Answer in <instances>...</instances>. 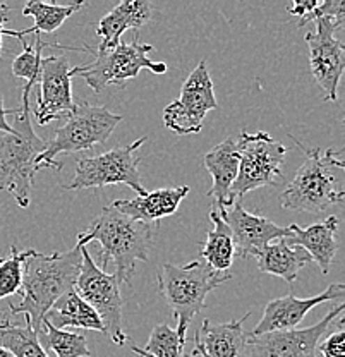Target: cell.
<instances>
[{
	"instance_id": "1",
	"label": "cell",
	"mask_w": 345,
	"mask_h": 357,
	"mask_svg": "<svg viewBox=\"0 0 345 357\" xmlns=\"http://www.w3.org/2000/svg\"><path fill=\"white\" fill-rule=\"evenodd\" d=\"M81 248L74 245L68 252L42 255L35 249H28L23 265V284H21V301L9 303L10 314H24L26 323L35 332L42 328L43 319L50 307L66 292L76 287L79 275Z\"/></svg>"
},
{
	"instance_id": "2",
	"label": "cell",
	"mask_w": 345,
	"mask_h": 357,
	"mask_svg": "<svg viewBox=\"0 0 345 357\" xmlns=\"http://www.w3.org/2000/svg\"><path fill=\"white\" fill-rule=\"evenodd\" d=\"M157 225L141 223L110 206L102 208L86 232L77 236V248L96 241L102 245L103 268L114 263L118 284H131L136 261H148ZM102 268V270H103Z\"/></svg>"
},
{
	"instance_id": "3",
	"label": "cell",
	"mask_w": 345,
	"mask_h": 357,
	"mask_svg": "<svg viewBox=\"0 0 345 357\" xmlns=\"http://www.w3.org/2000/svg\"><path fill=\"white\" fill-rule=\"evenodd\" d=\"M10 124L13 131L0 132V191L13 196L21 208L31 203L36 158L47 150V141L35 132L29 117V93L23 91L21 107Z\"/></svg>"
},
{
	"instance_id": "4",
	"label": "cell",
	"mask_w": 345,
	"mask_h": 357,
	"mask_svg": "<svg viewBox=\"0 0 345 357\" xmlns=\"http://www.w3.org/2000/svg\"><path fill=\"white\" fill-rule=\"evenodd\" d=\"M230 278H232L230 271L227 273L215 271L199 256L185 266L163 263L158 275V287L172 310L174 318L177 319L176 332L183 344H185L192 318L205 310L208 294Z\"/></svg>"
},
{
	"instance_id": "5",
	"label": "cell",
	"mask_w": 345,
	"mask_h": 357,
	"mask_svg": "<svg viewBox=\"0 0 345 357\" xmlns=\"http://www.w3.org/2000/svg\"><path fill=\"white\" fill-rule=\"evenodd\" d=\"M299 148L306 151V162L299 167L298 174L280 195V204L285 210L321 213L333 204L344 203V191L337 189L335 177L330 174V167L344 169L340 151L307 150L296 139Z\"/></svg>"
},
{
	"instance_id": "6",
	"label": "cell",
	"mask_w": 345,
	"mask_h": 357,
	"mask_svg": "<svg viewBox=\"0 0 345 357\" xmlns=\"http://www.w3.org/2000/svg\"><path fill=\"white\" fill-rule=\"evenodd\" d=\"M121 121L122 115L114 114L107 107H95L88 102L76 103L68 114L66 124L54 132L52 141L47 143V150L36 158V170H62L57 156L88 151L103 144Z\"/></svg>"
},
{
	"instance_id": "7",
	"label": "cell",
	"mask_w": 345,
	"mask_h": 357,
	"mask_svg": "<svg viewBox=\"0 0 345 357\" xmlns=\"http://www.w3.org/2000/svg\"><path fill=\"white\" fill-rule=\"evenodd\" d=\"M84 50L95 55V61L72 67L70 77H83L95 93H102L107 86H125V81L138 77L143 69L155 74H165L169 70L165 62L150 61L148 55L153 52V45L141 43L138 35H135L132 43L121 42L112 50H93L88 45H84Z\"/></svg>"
},
{
	"instance_id": "8",
	"label": "cell",
	"mask_w": 345,
	"mask_h": 357,
	"mask_svg": "<svg viewBox=\"0 0 345 357\" xmlns=\"http://www.w3.org/2000/svg\"><path fill=\"white\" fill-rule=\"evenodd\" d=\"M146 139L148 136H143L128 146L115 148V150L90 156V158H86V156L79 158L76 162L74 178L62 188L68 189V191H81V189L125 184L132 191L138 192V196H144L148 191L141 182V158L136 155V151L141 150Z\"/></svg>"
},
{
	"instance_id": "9",
	"label": "cell",
	"mask_w": 345,
	"mask_h": 357,
	"mask_svg": "<svg viewBox=\"0 0 345 357\" xmlns=\"http://www.w3.org/2000/svg\"><path fill=\"white\" fill-rule=\"evenodd\" d=\"M239 150V172L230 189V204L254 189L277 184L287 148L268 132H243L236 141Z\"/></svg>"
},
{
	"instance_id": "10",
	"label": "cell",
	"mask_w": 345,
	"mask_h": 357,
	"mask_svg": "<svg viewBox=\"0 0 345 357\" xmlns=\"http://www.w3.org/2000/svg\"><path fill=\"white\" fill-rule=\"evenodd\" d=\"M79 275H77L76 287L77 296L93 307L103 323V333L114 342L115 345H124L129 342L128 335L122 326V297L121 284L114 275L107 273L95 261L86 248H81Z\"/></svg>"
},
{
	"instance_id": "11",
	"label": "cell",
	"mask_w": 345,
	"mask_h": 357,
	"mask_svg": "<svg viewBox=\"0 0 345 357\" xmlns=\"http://www.w3.org/2000/svg\"><path fill=\"white\" fill-rule=\"evenodd\" d=\"M213 109H218L213 81L208 64L201 61L184 81L179 98L165 107L163 122L170 131L181 136L198 134L203 129L205 115Z\"/></svg>"
},
{
	"instance_id": "12",
	"label": "cell",
	"mask_w": 345,
	"mask_h": 357,
	"mask_svg": "<svg viewBox=\"0 0 345 357\" xmlns=\"http://www.w3.org/2000/svg\"><path fill=\"white\" fill-rule=\"evenodd\" d=\"M345 304L333 307L321 321L307 328L284 330L263 335H251L240 357H307L318 352L321 337L330 330V325L342 314Z\"/></svg>"
},
{
	"instance_id": "13",
	"label": "cell",
	"mask_w": 345,
	"mask_h": 357,
	"mask_svg": "<svg viewBox=\"0 0 345 357\" xmlns=\"http://www.w3.org/2000/svg\"><path fill=\"white\" fill-rule=\"evenodd\" d=\"M335 24L316 20V31L307 33L311 74L325 95V102H337L339 83L345 69L344 42L335 38Z\"/></svg>"
},
{
	"instance_id": "14",
	"label": "cell",
	"mask_w": 345,
	"mask_h": 357,
	"mask_svg": "<svg viewBox=\"0 0 345 357\" xmlns=\"http://www.w3.org/2000/svg\"><path fill=\"white\" fill-rule=\"evenodd\" d=\"M70 67L66 55L43 57L40 73V93L36 98L35 117L40 126L50 124L52 121L68 115L74 109Z\"/></svg>"
},
{
	"instance_id": "15",
	"label": "cell",
	"mask_w": 345,
	"mask_h": 357,
	"mask_svg": "<svg viewBox=\"0 0 345 357\" xmlns=\"http://www.w3.org/2000/svg\"><path fill=\"white\" fill-rule=\"evenodd\" d=\"M222 220L229 225L236 245V255L240 258L254 256L272 244L273 241L287 239L292 236L291 227H280L265 217L250 213L244 210L240 201H233L232 204L218 213Z\"/></svg>"
},
{
	"instance_id": "16",
	"label": "cell",
	"mask_w": 345,
	"mask_h": 357,
	"mask_svg": "<svg viewBox=\"0 0 345 357\" xmlns=\"http://www.w3.org/2000/svg\"><path fill=\"white\" fill-rule=\"evenodd\" d=\"M345 294L344 284H332L325 289V292L318 294V296L306 297V299H299L294 294H289L285 297H278V299L270 301L265 306L263 318L259 319L258 325L254 326L251 335H263L272 332H284V330H294L298 325L306 318V314L313 310L314 306L323 303H330V301H342Z\"/></svg>"
},
{
	"instance_id": "17",
	"label": "cell",
	"mask_w": 345,
	"mask_h": 357,
	"mask_svg": "<svg viewBox=\"0 0 345 357\" xmlns=\"http://www.w3.org/2000/svg\"><path fill=\"white\" fill-rule=\"evenodd\" d=\"M251 316L246 312L240 319H230L229 323L213 325L210 319L203 321L201 330L194 335L196 345L192 357H240L243 356L250 332L244 330V321Z\"/></svg>"
},
{
	"instance_id": "18",
	"label": "cell",
	"mask_w": 345,
	"mask_h": 357,
	"mask_svg": "<svg viewBox=\"0 0 345 357\" xmlns=\"http://www.w3.org/2000/svg\"><path fill=\"white\" fill-rule=\"evenodd\" d=\"M155 14V6L146 0H125L115 6L107 16L96 24V35L102 38L98 50H112L122 42V35L132 29L138 35L139 29L151 21Z\"/></svg>"
},
{
	"instance_id": "19",
	"label": "cell",
	"mask_w": 345,
	"mask_h": 357,
	"mask_svg": "<svg viewBox=\"0 0 345 357\" xmlns=\"http://www.w3.org/2000/svg\"><path fill=\"white\" fill-rule=\"evenodd\" d=\"M189 191L191 189L187 185L157 189L153 192H146L144 196H136L135 199H117L114 201L112 206L132 220L157 225L162 218L170 217L179 210Z\"/></svg>"
},
{
	"instance_id": "20",
	"label": "cell",
	"mask_w": 345,
	"mask_h": 357,
	"mask_svg": "<svg viewBox=\"0 0 345 357\" xmlns=\"http://www.w3.org/2000/svg\"><path fill=\"white\" fill-rule=\"evenodd\" d=\"M289 227L292 230V236L287 237L289 243L300 245L311 256V261H316L321 273H328L333 256H335L337 249H339V239H337L339 218L328 217L320 223L306 227V229H300L296 223Z\"/></svg>"
},
{
	"instance_id": "21",
	"label": "cell",
	"mask_w": 345,
	"mask_h": 357,
	"mask_svg": "<svg viewBox=\"0 0 345 357\" xmlns=\"http://www.w3.org/2000/svg\"><path fill=\"white\" fill-rule=\"evenodd\" d=\"M203 162H205L210 176L213 177V185L208 195L213 198L215 206L220 211L230 206V189L237 178V172H239L240 156L236 139L227 137L218 143L217 146L208 151Z\"/></svg>"
},
{
	"instance_id": "22",
	"label": "cell",
	"mask_w": 345,
	"mask_h": 357,
	"mask_svg": "<svg viewBox=\"0 0 345 357\" xmlns=\"http://www.w3.org/2000/svg\"><path fill=\"white\" fill-rule=\"evenodd\" d=\"M259 271L284 278L292 284L299 271L311 261V256L300 245L291 244L287 239L273 241L254 256Z\"/></svg>"
},
{
	"instance_id": "23",
	"label": "cell",
	"mask_w": 345,
	"mask_h": 357,
	"mask_svg": "<svg viewBox=\"0 0 345 357\" xmlns=\"http://www.w3.org/2000/svg\"><path fill=\"white\" fill-rule=\"evenodd\" d=\"M47 321L54 328H81V330H93V332L103 333V323L98 318L93 307L88 303H84L76 290L66 292L57 303L50 307L47 312Z\"/></svg>"
},
{
	"instance_id": "24",
	"label": "cell",
	"mask_w": 345,
	"mask_h": 357,
	"mask_svg": "<svg viewBox=\"0 0 345 357\" xmlns=\"http://www.w3.org/2000/svg\"><path fill=\"white\" fill-rule=\"evenodd\" d=\"M210 220L213 222V230L206 234V241L199 252V258L205 259L208 266L213 268L215 271L227 273L233 263V256H236L232 232H230L227 223L217 213V210L210 211Z\"/></svg>"
},
{
	"instance_id": "25",
	"label": "cell",
	"mask_w": 345,
	"mask_h": 357,
	"mask_svg": "<svg viewBox=\"0 0 345 357\" xmlns=\"http://www.w3.org/2000/svg\"><path fill=\"white\" fill-rule=\"evenodd\" d=\"M84 7L83 2H74L69 6H57V3L38 2V0H29L23 9V16H31L35 20L33 28H26L20 31L21 40L26 35H45V33H54L64 24L66 20H69L72 14L81 10Z\"/></svg>"
},
{
	"instance_id": "26",
	"label": "cell",
	"mask_w": 345,
	"mask_h": 357,
	"mask_svg": "<svg viewBox=\"0 0 345 357\" xmlns=\"http://www.w3.org/2000/svg\"><path fill=\"white\" fill-rule=\"evenodd\" d=\"M23 45V52L14 59L13 62V74L16 77L26 81L23 91H31L33 84L38 83L40 73H42V61H43V48H62V50H77L84 52V47H66L61 43H48L42 42V36L35 35V45H29L26 40H20Z\"/></svg>"
},
{
	"instance_id": "27",
	"label": "cell",
	"mask_w": 345,
	"mask_h": 357,
	"mask_svg": "<svg viewBox=\"0 0 345 357\" xmlns=\"http://www.w3.org/2000/svg\"><path fill=\"white\" fill-rule=\"evenodd\" d=\"M0 347L13 357H48L38 342V335L26 323V326L13 325L9 319L0 321Z\"/></svg>"
},
{
	"instance_id": "28",
	"label": "cell",
	"mask_w": 345,
	"mask_h": 357,
	"mask_svg": "<svg viewBox=\"0 0 345 357\" xmlns=\"http://www.w3.org/2000/svg\"><path fill=\"white\" fill-rule=\"evenodd\" d=\"M36 335L40 345L54 351L57 357H91V351L88 349L86 338L83 335L54 328L47 319H43L42 328Z\"/></svg>"
},
{
	"instance_id": "29",
	"label": "cell",
	"mask_w": 345,
	"mask_h": 357,
	"mask_svg": "<svg viewBox=\"0 0 345 357\" xmlns=\"http://www.w3.org/2000/svg\"><path fill=\"white\" fill-rule=\"evenodd\" d=\"M129 345L139 357H184V344L176 330L170 328L167 323L155 326L146 349L136 347L132 342H129Z\"/></svg>"
},
{
	"instance_id": "30",
	"label": "cell",
	"mask_w": 345,
	"mask_h": 357,
	"mask_svg": "<svg viewBox=\"0 0 345 357\" xmlns=\"http://www.w3.org/2000/svg\"><path fill=\"white\" fill-rule=\"evenodd\" d=\"M26 256L28 251H17L16 245H10L9 256L0 258V299L20 294Z\"/></svg>"
},
{
	"instance_id": "31",
	"label": "cell",
	"mask_w": 345,
	"mask_h": 357,
	"mask_svg": "<svg viewBox=\"0 0 345 357\" xmlns=\"http://www.w3.org/2000/svg\"><path fill=\"white\" fill-rule=\"evenodd\" d=\"M316 20H328L330 22L335 24L337 29H340L345 22V2L344 0H326V2H320V6L309 13L307 16L300 17L298 22V28H302L309 21Z\"/></svg>"
},
{
	"instance_id": "32",
	"label": "cell",
	"mask_w": 345,
	"mask_h": 357,
	"mask_svg": "<svg viewBox=\"0 0 345 357\" xmlns=\"http://www.w3.org/2000/svg\"><path fill=\"white\" fill-rule=\"evenodd\" d=\"M345 332L342 330V321H340L339 330L333 332L323 344L318 345V351L323 357H345Z\"/></svg>"
},
{
	"instance_id": "33",
	"label": "cell",
	"mask_w": 345,
	"mask_h": 357,
	"mask_svg": "<svg viewBox=\"0 0 345 357\" xmlns=\"http://www.w3.org/2000/svg\"><path fill=\"white\" fill-rule=\"evenodd\" d=\"M318 6H320V2H316V0H298V2H294V6L289 9V14H291V16L304 17L309 13H313Z\"/></svg>"
},
{
	"instance_id": "34",
	"label": "cell",
	"mask_w": 345,
	"mask_h": 357,
	"mask_svg": "<svg viewBox=\"0 0 345 357\" xmlns=\"http://www.w3.org/2000/svg\"><path fill=\"white\" fill-rule=\"evenodd\" d=\"M17 110L16 109H3V102H2V96H0V132H10L13 131V128H10V124L7 122V115H16Z\"/></svg>"
},
{
	"instance_id": "35",
	"label": "cell",
	"mask_w": 345,
	"mask_h": 357,
	"mask_svg": "<svg viewBox=\"0 0 345 357\" xmlns=\"http://www.w3.org/2000/svg\"><path fill=\"white\" fill-rule=\"evenodd\" d=\"M6 21H7V13H3L2 16H0V57H2V36L3 35L14 36V38L20 40V31H13V29H6V28H3Z\"/></svg>"
},
{
	"instance_id": "36",
	"label": "cell",
	"mask_w": 345,
	"mask_h": 357,
	"mask_svg": "<svg viewBox=\"0 0 345 357\" xmlns=\"http://www.w3.org/2000/svg\"><path fill=\"white\" fill-rule=\"evenodd\" d=\"M0 357H13L3 347H0Z\"/></svg>"
},
{
	"instance_id": "37",
	"label": "cell",
	"mask_w": 345,
	"mask_h": 357,
	"mask_svg": "<svg viewBox=\"0 0 345 357\" xmlns=\"http://www.w3.org/2000/svg\"><path fill=\"white\" fill-rule=\"evenodd\" d=\"M3 13H9V7L3 6V3H2V6H0V16H2Z\"/></svg>"
},
{
	"instance_id": "38",
	"label": "cell",
	"mask_w": 345,
	"mask_h": 357,
	"mask_svg": "<svg viewBox=\"0 0 345 357\" xmlns=\"http://www.w3.org/2000/svg\"><path fill=\"white\" fill-rule=\"evenodd\" d=\"M307 357H320V356H318V352H316V354H313V356H307Z\"/></svg>"
},
{
	"instance_id": "39",
	"label": "cell",
	"mask_w": 345,
	"mask_h": 357,
	"mask_svg": "<svg viewBox=\"0 0 345 357\" xmlns=\"http://www.w3.org/2000/svg\"><path fill=\"white\" fill-rule=\"evenodd\" d=\"M189 357H192V356H189Z\"/></svg>"
}]
</instances>
